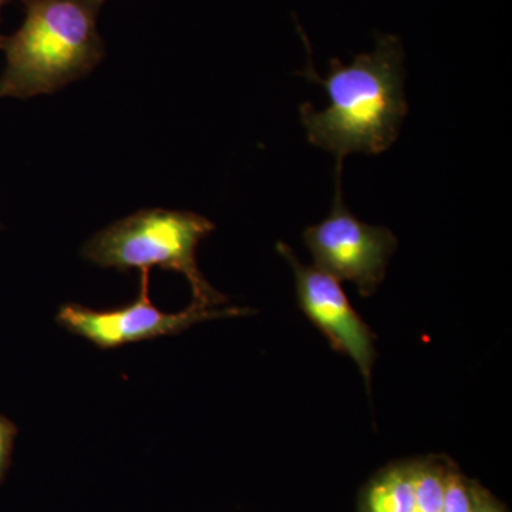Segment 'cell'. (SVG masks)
Returning <instances> with one entry per match:
<instances>
[{"instance_id": "1", "label": "cell", "mask_w": 512, "mask_h": 512, "mask_svg": "<svg viewBox=\"0 0 512 512\" xmlns=\"http://www.w3.org/2000/svg\"><path fill=\"white\" fill-rule=\"evenodd\" d=\"M302 74L328 94L325 110L303 103L301 121L309 143L338 160L336 178L342 175L343 160L349 154H382L396 143L409 110L399 37L377 36L375 50L357 55L350 64L330 60L325 77L312 64Z\"/></svg>"}, {"instance_id": "2", "label": "cell", "mask_w": 512, "mask_h": 512, "mask_svg": "<svg viewBox=\"0 0 512 512\" xmlns=\"http://www.w3.org/2000/svg\"><path fill=\"white\" fill-rule=\"evenodd\" d=\"M25 20L3 37L0 97L32 99L89 76L106 56L99 16L109 0H20Z\"/></svg>"}, {"instance_id": "10", "label": "cell", "mask_w": 512, "mask_h": 512, "mask_svg": "<svg viewBox=\"0 0 512 512\" xmlns=\"http://www.w3.org/2000/svg\"><path fill=\"white\" fill-rule=\"evenodd\" d=\"M16 434H18V429H16L15 424L0 414V481H2L6 468H8Z\"/></svg>"}, {"instance_id": "3", "label": "cell", "mask_w": 512, "mask_h": 512, "mask_svg": "<svg viewBox=\"0 0 512 512\" xmlns=\"http://www.w3.org/2000/svg\"><path fill=\"white\" fill-rule=\"evenodd\" d=\"M210 220L190 211H138L101 229L83 248L87 261L101 268H163L180 272L190 282L192 296L202 308H215L227 302L222 293L202 276L197 265V248L214 231Z\"/></svg>"}, {"instance_id": "9", "label": "cell", "mask_w": 512, "mask_h": 512, "mask_svg": "<svg viewBox=\"0 0 512 512\" xmlns=\"http://www.w3.org/2000/svg\"><path fill=\"white\" fill-rule=\"evenodd\" d=\"M473 505V491L467 487L463 478L458 474L446 473V487H444L441 512H471Z\"/></svg>"}, {"instance_id": "6", "label": "cell", "mask_w": 512, "mask_h": 512, "mask_svg": "<svg viewBox=\"0 0 512 512\" xmlns=\"http://www.w3.org/2000/svg\"><path fill=\"white\" fill-rule=\"evenodd\" d=\"M276 248L295 275L302 312L326 336L333 349L356 363L366 386L370 387L376 357L375 336L353 308L340 281L316 266L303 265L288 245L279 242Z\"/></svg>"}, {"instance_id": "4", "label": "cell", "mask_w": 512, "mask_h": 512, "mask_svg": "<svg viewBox=\"0 0 512 512\" xmlns=\"http://www.w3.org/2000/svg\"><path fill=\"white\" fill-rule=\"evenodd\" d=\"M303 241L316 268L338 281L352 282L363 298L372 296L382 285L397 248V238L389 228L357 220L346 208L340 181H336L329 217L306 228Z\"/></svg>"}, {"instance_id": "5", "label": "cell", "mask_w": 512, "mask_h": 512, "mask_svg": "<svg viewBox=\"0 0 512 512\" xmlns=\"http://www.w3.org/2000/svg\"><path fill=\"white\" fill-rule=\"evenodd\" d=\"M150 271L141 269L136 301L111 311H93L86 306L67 303L57 313V322L73 335L90 340L100 349H114L128 343L143 342L160 336L178 335L197 323L228 316L247 315L241 308H202L191 303L178 313H165L148 296Z\"/></svg>"}, {"instance_id": "7", "label": "cell", "mask_w": 512, "mask_h": 512, "mask_svg": "<svg viewBox=\"0 0 512 512\" xmlns=\"http://www.w3.org/2000/svg\"><path fill=\"white\" fill-rule=\"evenodd\" d=\"M413 467H397L377 478L366 497V512H413Z\"/></svg>"}, {"instance_id": "12", "label": "cell", "mask_w": 512, "mask_h": 512, "mask_svg": "<svg viewBox=\"0 0 512 512\" xmlns=\"http://www.w3.org/2000/svg\"><path fill=\"white\" fill-rule=\"evenodd\" d=\"M10 2H13V0H0V13H2V9ZM3 37L5 36L0 35V49H2Z\"/></svg>"}, {"instance_id": "8", "label": "cell", "mask_w": 512, "mask_h": 512, "mask_svg": "<svg viewBox=\"0 0 512 512\" xmlns=\"http://www.w3.org/2000/svg\"><path fill=\"white\" fill-rule=\"evenodd\" d=\"M413 512H441L446 487V473L436 466H414Z\"/></svg>"}, {"instance_id": "11", "label": "cell", "mask_w": 512, "mask_h": 512, "mask_svg": "<svg viewBox=\"0 0 512 512\" xmlns=\"http://www.w3.org/2000/svg\"><path fill=\"white\" fill-rule=\"evenodd\" d=\"M471 512H500L495 508V505L488 503V501L480 500L474 497L473 510Z\"/></svg>"}]
</instances>
